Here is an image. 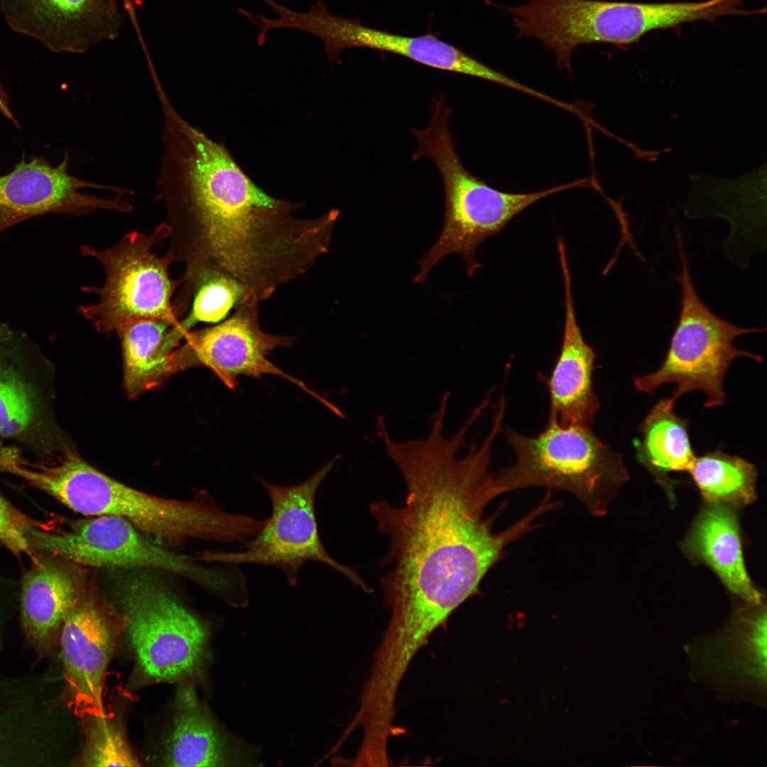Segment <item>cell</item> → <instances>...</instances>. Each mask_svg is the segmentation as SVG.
I'll return each mask as SVG.
<instances>
[{"instance_id": "1", "label": "cell", "mask_w": 767, "mask_h": 767, "mask_svg": "<svg viewBox=\"0 0 767 767\" xmlns=\"http://www.w3.org/2000/svg\"><path fill=\"white\" fill-rule=\"evenodd\" d=\"M444 421L433 418L424 438L383 439L407 494L401 507L385 500L370 505L379 531L390 539L381 565L393 564L380 580L384 605L391 611L385 635L408 651L420 650L459 606L478 594L482 580L505 548L535 529L538 518L553 509L544 497L516 523L493 533L502 507L487 518L484 513L499 496L496 475L489 469L499 430L491 427L480 445H471L459 457L470 426L464 423L447 437Z\"/></svg>"}, {"instance_id": "2", "label": "cell", "mask_w": 767, "mask_h": 767, "mask_svg": "<svg viewBox=\"0 0 767 767\" xmlns=\"http://www.w3.org/2000/svg\"><path fill=\"white\" fill-rule=\"evenodd\" d=\"M158 188L187 228L189 271H212L259 303L329 252L340 212L310 218L258 187L217 143L189 123L163 138Z\"/></svg>"}, {"instance_id": "3", "label": "cell", "mask_w": 767, "mask_h": 767, "mask_svg": "<svg viewBox=\"0 0 767 767\" xmlns=\"http://www.w3.org/2000/svg\"><path fill=\"white\" fill-rule=\"evenodd\" d=\"M50 464L23 466L17 474L78 513L126 519L146 535L169 543L189 539L245 542L262 521L222 508L209 495L190 500L153 496L101 472L69 446Z\"/></svg>"}, {"instance_id": "4", "label": "cell", "mask_w": 767, "mask_h": 767, "mask_svg": "<svg viewBox=\"0 0 767 767\" xmlns=\"http://www.w3.org/2000/svg\"><path fill=\"white\" fill-rule=\"evenodd\" d=\"M451 111L445 97L437 94L432 99L428 127L412 129L418 144L412 160L426 157L434 163L442 179L445 198L442 229L436 242L418 262L420 268L414 277L417 283H423L433 266L451 254L463 258L467 274L472 276L480 267L475 259L479 246L501 232L519 213L557 192L591 186L589 178H582L531 192H507L491 187L462 163L450 130Z\"/></svg>"}, {"instance_id": "5", "label": "cell", "mask_w": 767, "mask_h": 767, "mask_svg": "<svg viewBox=\"0 0 767 767\" xmlns=\"http://www.w3.org/2000/svg\"><path fill=\"white\" fill-rule=\"evenodd\" d=\"M504 435L516 459L495 476L499 495L533 486L563 490L599 517L629 479L622 455L591 428L562 425L549 414L545 427L535 437L510 428Z\"/></svg>"}, {"instance_id": "6", "label": "cell", "mask_w": 767, "mask_h": 767, "mask_svg": "<svg viewBox=\"0 0 767 767\" xmlns=\"http://www.w3.org/2000/svg\"><path fill=\"white\" fill-rule=\"evenodd\" d=\"M111 588L136 670L151 682L206 678L211 659L205 622L152 577L121 572Z\"/></svg>"}, {"instance_id": "7", "label": "cell", "mask_w": 767, "mask_h": 767, "mask_svg": "<svg viewBox=\"0 0 767 767\" xmlns=\"http://www.w3.org/2000/svg\"><path fill=\"white\" fill-rule=\"evenodd\" d=\"M676 240L680 263L678 322L661 365L652 373L634 376L633 384L638 392L653 394L661 386L673 384L676 386L669 398L675 403L685 393L700 391L705 396V407L722 406L725 400L724 377L731 364L741 357L758 363L763 361L761 356L737 348L734 341L761 330L734 325L702 301L691 278L680 232Z\"/></svg>"}, {"instance_id": "8", "label": "cell", "mask_w": 767, "mask_h": 767, "mask_svg": "<svg viewBox=\"0 0 767 767\" xmlns=\"http://www.w3.org/2000/svg\"><path fill=\"white\" fill-rule=\"evenodd\" d=\"M171 232L172 227L162 222L151 233L130 232L119 243L105 249L81 247L82 254L95 259L105 271L102 286L82 289L97 295L98 302L79 308L97 330L117 332L126 325L141 319L180 323L171 305L178 285L169 272L174 254L170 251L160 256L153 251Z\"/></svg>"}, {"instance_id": "9", "label": "cell", "mask_w": 767, "mask_h": 767, "mask_svg": "<svg viewBox=\"0 0 767 767\" xmlns=\"http://www.w3.org/2000/svg\"><path fill=\"white\" fill-rule=\"evenodd\" d=\"M339 455L305 482L285 486L259 479L271 502V513L259 532L239 552L205 551L200 559L224 564H261L279 568L290 586H296L298 571L309 561L323 563L341 573L364 592L371 593L360 576L339 563L327 552L318 531L315 501L317 491Z\"/></svg>"}, {"instance_id": "10", "label": "cell", "mask_w": 767, "mask_h": 767, "mask_svg": "<svg viewBox=\"0 0 767 767\" xmlns=\"http://www.w3.org/2000/svg\"><path fill=\"white\" fill-rule=\"evenodd\" d=\"M32 550L69 562L104 568H151L187 577L216 594L226 587L227 575L209 569L187 556L148 540L124 518L102 515L75 524L67 531L49 532L37 527L28 534Z\"/></svg>"}, {"instance_id": "11", "label": "cell", "mask_w": 767, "mask_h": 767, "mask_svg": "<svg viewBox=\"0 0 767 767\" xmlns=\"http://www.w3.org/2000/svg\"><path fill=\"white\" fill-rule=\"evenodd\" d=\"M54 369L21 330L0 324V437L36 455H58L65 442L53 413Z\"/></svg>"}, {"instance_id": "12", "label": "cell", "mask_w": 767, "mask_h": 767, "mask_svg": "<svg viewBox=\"0 0 767 767\" xmlns=\"http://www.w3.org/2000/svg\"><path fill=\"white\" fill-rule=\"evenodd\" d=\"M259 304L254 298L247 297L224 321L189 332L182 346L187 367L206 366L230 390L238 387V379L242 376L256 379L266 374L276 376L296 385L339 415L341 409L337 406L267 358L276 348L292 346L294 338L263 331L259 320Z\"/></svg>"}, {"instance_id": "13", "label": "cell", "mask_w": 767, "mask_h": 767, "mask_svg": "<svg viewBox=\"0 0 767 767\" xmlns=\"http://www.w3.org/2000/svg\"><path fill=\"white\" fill-rule=\"evenodd\" d=\"M66 155L56 166L40 158L22 161L0 175V233L27 219L50 213L81 215L98 209L130 212L131 194L119 187L96 184L69 173Z\"/></svg>"}, {"instance_id": "14", "label": "cell", "mask_w": 767, "mask_h": 767, "mask_svg": "<svg viewBox=\"0 0 767 767\" xmlns=\"http://www.w3.org/2000/svg\"><path fill=\"white\" fill-rule=\"evenodd\" d=\"M0 9L11 31L55 53H85L121 26L116 0H0Z\"/></svg>"}, {"instance_id": "15", "label": "cell", "mask_w": 767, "mask_h": 767, "mask_svg": "<svg viewBox=\"0 0 767 767\" xmlns=\"http://www.w3.org/2000/svg\"><path fill=\"white\" fill-rule=\"evenodd\" d=\"M557 251L565 289L562 345L550 374L540 373L538 378L548 391L550 415L562 425L591 428L600 408L593 386L597 354L584 340L577 320L566 249L560 246Z\"/></svg>"}, {"instance_id": "16", "label": "cell", "mask_w": 767, "mask_h": 767, "mask_svg": "<svg viewBox=\"0 0 767 767\" xmlns=\"http://www.w3.org/2000/svg\"><path fill=\"white\" fill-rule=\"evenodd\" d=\"M100 604L83 594L60 629L65 676L75 702L85 713L103 708L104 676L116 633Z\"/></svg>"}, {"instance_id": "17", "label": "cell", "mask_w": 767, "mask_h": 767, "mask_svg": "<svg viewBox=\"0 0 767 767\" xmlns=\"http://www.w3.org/2000/svg\"><path fill=\"white\" fill-rule=\"evenodd\" d=\"M162 761L168 766L259 765L258 751L222 726L197 696L193 683L178 685Z\"/></svg>"}, {"instance_id": "18", "label": "cell", "mask_w": 767, "mask_h": 767, "mask_svg": "<svg viewBox=\"0 0 767 767\" xmlns=\"http://www.w3.org/2000/svg\"><path fill=\"white\" fill-rule=\"evenodd\" d=\"M352 48L374 49L393 53L416 62L445 71L462 74L511 88L512 78L447 43L433 33L405 36L363 25L359 19L338 16L328 49L332 60Z\"/></svg>"}, {"instance_id": "19", "label": "cell", "mask_w": 767, "mask_h": 767, "mask_svg": "<svg viewBox=\"0 0 767 767\" xmlns=\"http://www.w3.org/2000/svg\"><path fill=\"white\" fill-rule=\"evenodd\" d=\"M188 332L180 322L173 324L162 319L137 320L116 332L123 352L124 387L130 398L186 368L180 342Z\"/></svg>"}, {"instance_id": "20", "label": "cell", "mask_w": 767, "mask_h": 767, "mask_svg": "<svg viewBox=\"0 0 767 767\" xmlns=\"http://www.w3.org/2000/svg\"><path fill=\"white\" fill-rule=\"evenodd\" d=\"M694 560L707 565L729 591L751 605L763 596L746 572L736 513L730 506L709 504L701 511L684 543Z\"/></svg>"}, {"instance_id": "21", "label": "cell", "mask_w": 767, "mask_h": 767, "mask_svg": "<svg viewBox=\"0 0 767 767\" xmlns=\"http://www.w3.org/2000/svg\"><path fill=\"white\" fill-rule=\"evenodd\" d=\"M34 558L22 580L21 620L28 638L45 644L60 631L68 613L82 595L80 577L53 555Z\"/></svg>"}, {"instance_id": "22", "label": "cell", "mask_w": 767, "mask_h": 767, "mask_svg": "<svg viewBox=\"0 0 767 767\" xmlns=\"http://www.w3.org/2000/svg\"><path fill=\"white\" fill-rule=\"evenodd\" d=\"M670 398L658 401L639 426L635 440L637 460L661 484L670 472H688L696 455L691 445L688 420L675 414Z\"/></svg>"}, {"instance_id": "23", "label": "cell", "mask_w": 767, "mask_h": 767, "mask_svg": "<svg viewBox=\"0 0 767 767\" xmlns=\"http://www.w3.org/2000/svg\"><path fill=\"white\" fill-rule=\"evenodd\" d=\"M687 472L709 504L741 507L756 499V467L739 456L711 451L696 456Z\"/></svg>"}, {"instance_id": "24", "label": "cell", "mask_w": 767, "mask_h": 767, "mask_svg": "<svg viewBox=\"0 0 767 767\" xmlns=\"http://www.w3.org/2000/svg\"><path fill=\"white\" fill-rule=\"evenodd\" d=\"M185 279L193 294L190 313L180 322L187 332L198 322L220 321L233 307L250 297L237 282L215 271H187Z\"/></svg>"}, {"instance_id": "25", "label": "cell", "mask_w": 767, "mask_h": 767, "mask_svg": "<svg viewBox=\"0 0 767 767\" xmlns=\"http://www.w3.org/2000/svg\"><path fill=\"white\" fill-rule=\"evenodd\" d=\"M85 742L80 761L86 766H136L138 759L121 723L104 708L87 712Z\"/></svg>"}, {"instance_id": "26", "label": "cell", "mask_w": 767, "mask_h": 767, "mask_svg": "<svg viewBox=\"0 0 767 767\" xmlns=\"http://www.w3.org/2000/svg\"><path fill=\"white\" fill-rule=\"evenodd\" d=\"M35 523L13 507L0 494V543L14 554L36 555L31 548L28 534Z\"/></svg>"}, {"instance_id": "27", "label": "cell", "mask_w": 767, "mask_h": 767, "mask_svg": "<svg viewBox=\"0 0 767 767\" xmlns=\"http://www.w3.org/2000/svg\"><path fill=\"white\" fill-rule=\"evenodd\" d=\"M22 460L16 449L0 445V472L14 473L23 464Z\"/></svg>"}, {"instance_id": "28", "label": "cell", "mask_w": 767, "mask_h": 767, "mask_svg": "<svg viewBox=\"0 0 767 767\" xmlns=\"http://www.w3.org/2000/svg\"><path fill=\"white\" fill-rule=\"evenodd\" d=\"M121 1L130 14H133L135 8L141 4V0H121Z\"/></svg>"}]
</instances>
